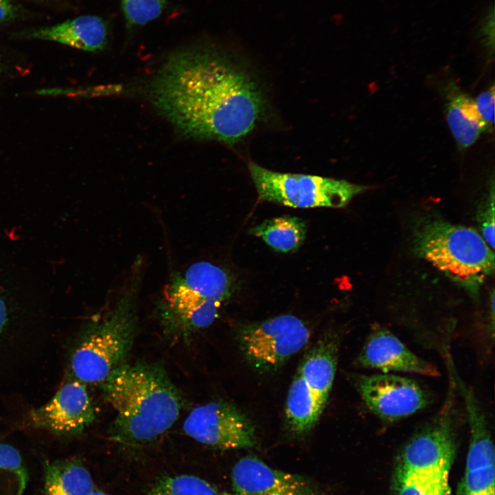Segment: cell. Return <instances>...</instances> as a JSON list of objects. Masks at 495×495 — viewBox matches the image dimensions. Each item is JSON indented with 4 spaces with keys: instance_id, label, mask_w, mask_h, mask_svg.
<instances>
[{
    "instance_id": "obj_10",
    "label": "cell",
    "mask_w": 495,
    "mask_h": 495,
    "mask_svg": "<svg viewBox=\"0 0 495 495\" xmlns=\"http://www.w3.org/2000/svg\"><path fill=\"white\" fill-rule=\"evenodd\" d=\"M183 430L201 443L223 450L249 448L256 443L250 420L225 402H211L192 409Z\"/></svg>"
},
{
    "instance_id": "obj_18",
    "label": "cell",
    "mask_w": 495,
    "mask_h": 495,
    "mask_svg": "<svg viewBox=\"0 0 495 495\" xmlns=\"http://www.w3.org/2000/svg\"><path fill=\"white\" fill-rule=\"evenodd\" d=\"M94 490L92 477L77 460L46 463L43 495H89Z\"/></svg>"
},
{
    "instance_id": "obj_1",
    "label": "cell",
    "mask_w": 495,
    "mask_h": 495,
    "mask_svg": "<svg viewBox=\"0 0 495 495\" xmlns=\"http://www.w3.org/2000/svg\"><path fill=\"white\" fill-rule=\"evenodd\" d=\"M156 110L183 135L234 144L249 134L264 102L255 82L214 50L171 54L149 87Z\"/></svg>"
},
{
    "instance_id": "obj_11",
    "label": "cell",
    "mask_w": 495,
    "mask_h": 495,
    "mask_svg": "<svg viewBox=\"0 0 495 495\" xmlns=\"http://www.w3.org/2000/svg\"><path fill=\"white\" fill-rule=\"evenodd\" d=\"M232 483L234 495H327L311 480L272 468L253 456L234 464Z\"/></svg>"
},
{
    "instance_id": "obj_15",
    "label": "cell",
    "mask_w": 495,
    "mask_h": 495,
    "mask_svg": "<svg viewBox=\"0 0 495 495\" xmlns=\"http://www.w3.org/2000/svg\"><path fill=\"white\" fill-rule=\"evenodd\" d=\"M16 37L55 41L88 52L104 49L108 41L105 22L96 16L85 15L52 26L18 32Z\"/></svg>"
},
{
    "instance_id": "obj_5",
    "label": "cell",
    "mask_w": 495,
    "mask_h": 495,
    "mask_svg": "<svg viewBox=\"0 0 495 495\" xmlns=\"http://www.w3.org/2000/svg\"><path fill=\"white\" fill-rule=\"evenodd\" d=\"M414 241L421 257L461 283L478 284L494 272V252L472 228L430 219L419 226Z\"/></svg>"
},
{
    "instance_id": "obj_19",
    "label": "cell",
    "mask_w": 495,
    "mask_h": 495,
    "mask_svg": "<svg viewBox=\"0 0 495 495\" xmlns=\"http://www.w3.org/2000/svg\"><path fill=\"white\" fill-rule=\"evenodd\" d=\"M178 274L186 287L204 299L221 304L230 296L231 282L228 274L210 262L195 263L183 275Z\"/></svg>"
},
{
    "instance_id": "obj_30",
    "label": "cell",
    "mask_w": 495,
    "mask_h": 495,
    "mask_svg": "<svg viewBox=\"0 0 495 495\" xmlns=\"http://www.w3.org/2000/svg\"><path fill=\"white\" fill-rule=\"evenodd\" d=\"M1 72V60H0V72Z\"/></svg>"
},
{
    "instance_id": "obj_17",
    "label": "cell",
    "mask_w": 495,
    "mask_h": 495,
    "mask_svg": "<svg viewBox=\"0 0 495 495\" xmlns=\"http://www.w3.org/2000/svg\"><path fill=\"white\" fill-rule=\"evenodd\" d=\"M336 352L334 342H318L306 356L298 371L323 408L335 377Z\"/></svg>"
},
{
    "instance_id": "obj_23",
    "label": "cell",
    "mask_w": 495,
    "mask_h": 495,
    "mask_svg": "<svg viewBox=\"0 0 495 495\" xmlns=\"http://www.w3.org/2000/svg\"><path fill=\"white\" fill-rule=\"evenodd\" d=\"M148 495H234L222 491L206 480L190 474L164 476L159 479Z\"/></svg>"
},
{
    "instance_id": "obj_7",
    "label": "cell",
    "mask_w": 495,
    "mask_h": 495,
    "mask_svg": "<svg viewBox=\"0 0 495 495\" xmlns=\"http://www.w3.org/2000/svg\"><path fill=\"white\" fill-rule=\"evenodd\" d=\"M243 355L255 368L274 371L309 342L310 332L298 317L286 314L243 326L239 333Z\"/></svg>"
},
{
    "instance_id": "obj_12",
    "label": "cell",
    "mask_w": 495,
    "mask_h": 495,
    "mask_svg": "<svg viewBox=\"0 0 495 495\" xmlns=\"http://www.w3.org/2000/svg\"><path fill=\"white\" fill-rule=\"evenodd\" d=\"M96 414L86 386L78 380L64 384L48 403L32 410L30 419L56 434H75L89 426Z\"/></svg>"
},
{
    "instance_id": "obj_26",
    "label": "cell",
    "mask_w": 495,
    "mask_h": 495,
    "mask_svg": "<svg viewBox=\"0 0 495 495\" xmlns=\"http://www.w3.org/2000/svg\"><path fill=\"white\" fill-rule=\"evenodd\" d=\"M476 109L485 122L487 129L493 126L494 122V86L480 94L474 100Z\"/></svg>"
},
{
    "instance_id": "obj_25",
    "label": "cell",
    "mask_w": 495,
    "mask_h": 495,
    "mask_svg": "<svg viewBox=\"0 0 495 495\" xmlns=\"http://www.w3.org/2000/svg\"><path fill=\"white\" fill-rule=\"evenodd\" d=\"M494 194L479 212V223L483 236L488 245L494 248Z\"/></svg>"
},
{
    "instance_id": "obj_28",
    "label": "cell",
    "mask_w": 495,
    "mask_h": 495,
    "mask_svg": "<svg viewBox=\"0 0 495 495\" xmlns=\"http://www.w3.org/2000/svg\"><path fill=\"white\" fill-rule=\"evenodd\" d=\"M7 320V309L5 302L0 296V333H1Z\"/></svg>"
},
{
    "instance_id": "obj_27",
    "label": "cell",
    "mask_w": 495,
    "mask_h": 495,
    "mask_svg": "<svg viewBox=\"0 0 495 495\" xmlns=\"http://www.w3.org/2000/svg\"><path fill=\"white\" fill-rule=\"evenodd\" d=\"M21 13L20 8L12 0H0V23L13 21Z\"/></svg>"
},
{
    "instance_id": "obj_3",
    "label": "cell",
    "mask_w": 495,
    "mask_h": 495,
    "mask_svg": "<svg viewBox=\"0 0 495 495\" xmlns=\"http://www.w3.org/2000/svg\"><path fill=\"white\" fill-rule=\"evenodd\" d=\"M454 396L452 382L438 413L402 448L393 473V495H450L456 448Z\"/></svg>"
},
{
    "instance_id": "obj_14",
    "label": "cell",
    "mask_w": 495,
    "mask_h": 495,
    "mask_svg": "<svg viewBox=\"0 0 495 495\" xmlns=\"http://www.w3.org/2000/svg\"><path fill=\"white\" fill-rule=\"evenodd\" d=\"M358 364L364 368L383 373H410L436 377L437 368L420 358L393 333L384 328L371 332L358 358Z\"/></svg>"
},
{
    "instance_id": "obj_4",
    "label": "cell",
    "mask_w": 495,
    "mask_h": 495,
    "mask_svg": "<svg viewBox=\"0 0 495 495\" xmlns=\"http://www.w3.org/2000/svg\"><path fill=\"white\" fill-rule=\"evenodd\" d=\"M139 270L113 307L92 324L75 349L72 368L79 381L101 383L112 371L124 364L137 332Z\"/></svg>"
},
{
    "instance_id": "obj_6",
    "label": "cell",
    "mask_w": 495,
    "mask_h": 495,
    "mask_svg": "<svg viewBox=\"0 0 495 495\" xmlns=\"http://www.w3.org/2000/svg\"><path fill=\"white\" fill-rule=\"evenodd\" d=\"M248 168L261 199L292 208H342L367 189L342 179L275 172L252 162Z\"/></svg>"
},
{
    "instance_id": "obj_21",
    "label": "cell",
    "mask_w": 495,
    "mask_h": 495,
    "mask_svg": "<svg viewBox=\"0 0 495 495\" xmlns=\"http://www.w3.org/2000/svg\"><path fill=\"white\" fill-rule=\"evenodd\" d=\"M306 232L301 219L287 215L265 220L249 230L274 250L285 253L296 250L302 244Z\"/></svg>"
},
{
    "instance_id": "obj_22",
    "label": "cell",
    "mask_w": 495,
    "mask_h": 495,
    "mask_svg": "<svg viewBox=\"0 0 495 495\" xmlns=\"http://www.w3.org/2000/svg\"><path fill=\"white\" fill-rule=\"evenodd\" d=\"M28 472L19 452L0 443V495H23Z\"/></svg>"
},
{
    "instance_id": "obj_20",
    "label": "cell",
    "mask_w": 495,
    "mask_h": 495,
    "mask_svg": "<svg viewBox=\"0 0 495 495\" xmlns=\"http://www.w3.org/2000/svg\"><path fill=\"white\" fill-rule=\"evenodd\" d=\"M322 409L298 372L291 384L286 402L289 428L297 435L307 432L316 424Z\"/></svg>"
},
{
    "instance_id": "obj_13",
    "label": "cell",
    "mask_w": 495,
    "mask_h": 495,
    "mask_svg": "<svg viewBox=\"0 0 495 495\" xmlns=\"http://www.w3.org/2000/svg\"><path fill=\"white\" fill-rule=\"evenodd\" d=\"M220 305L192 292L175 273L171 275L165 288L159 309L164 329L168 333L187 336L210 325L217 316Z\"/></svg>"
},
{
    "instance_id": "obj_8",
    "label": "cell",
    "mask_w": 495,
    "mask_h": 495,
    "mask_svg": "<svg viewBox=\"0 0 495 495\" xmlns=\"http://www.w3.org/2000/svg\"><path fill=\"white\" fill-rule=\"evenodd\" d=\"M470 428L464 475L456 495H494L495 450L485 413L473 390L458 376Z\"/></svg>"
},
{
    "instance_id": "obj_2",
    "label": "cell",
    "mask_w": 495,
    "mask_h": 495,
    "mask_svg": "<svg viewBox=\"0 0 495 495\" xmlns=\"http://www.w3.org/2000/svg\"><path fill=\"white\" fill-rule=\"evenodd\" d=\"M100 384L116 412L109 434L120 444L138 447L153 442L179 417L181 394L160 364H122Z\"/></svg>"
},
{
    "instance_id": "obj_29",
    "label": "cell",
    "mask_w": 495,
    "mask_h": 495,
    "mask_svg": "<svg viewBox=\"0 0 495 495\" xmlns=\"http://www.w3.org/2000/svg\"><path fill=\"white\" fill-rule=\"evenodd\" d=\"M89 495H108V494L102 491L94 490Z\"/></svg>"
},
{
    "instance_id": "obj_16",
    "label": "cell",
    "mask_w": 495,
    "mask_h": 495,
    "mask_svg": "<svg viewBox=\"0 0 495 495\" xmlns=\"http://www.w3.org/2000/svg\"><path fill=\"white\" fill-rule=\"evenodd\" d=\"M446 120L450 131L463 148L472 145L487 126L474 102L467 94L451 82L446 88Z\"/></svg>"
},
{
    "instance_id": "obj_24",
    "label": "cell",
    "mask_w": 495,
    "mask_h": 495,
    "mask_svg": "<svg viewBox=\"0 0 495 495\" xmlns=\"http://www.w3.org/2000/svg\"><path fill=\"white\" fill-rule=\"evenodd\" d=\"M129 28L142 26L158 18L166 8V0H121Z\"/></svg>"
},
{
    "instance_id": "obj_9",
    "label": "cell",
    "mask_w": 495,
    "mask_h": 495,
    "mask_svg": "<svg viewBox=\"0 0 495 495\" xmlns=\"http://www.w3.org/2000/svg\"><path fill=\"white\" fill-rule=\"evenodd\" d=\"M354 386L368 408L378 417L395 421L424 408L430 397L417 382L389 373L358 375Z\"/></svg>"
}]
</instances>
